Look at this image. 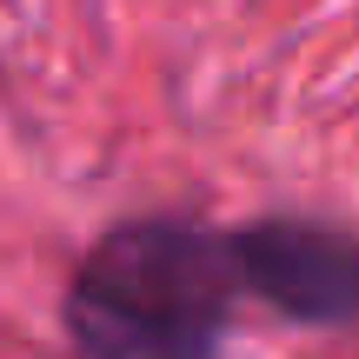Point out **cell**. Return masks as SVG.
I'll list each match as a JSON object with an SVG mask.
<instances>
[{
	"mask_svg": "<svg viewBox=\"0 0 359 359\" xmlns=\"http://www.w3.org/2000/svg\"><path fill=\"white\" fill-rule=\"evenodd\" d=\"M240 313L226 226L193 213L114 219L60 293L74 359H219Z\"/></svg>",
	"mask_w": 359,
	"mask_h": 359,
	"instance_id": "1",
	"label": "cell"
},
{
	"mask_svg": "<svg viewBox=\"0 0 359 359\" xmlns=\"http://www.w3.org/2000/svg\"><path fill=\"white\" fill-rule=\"evenodd\" d=\"M240 299L306 333L359 326V233L320 213H259L226 226Z\"/></svg>",
	"mask_w": 359,
	"mask_h": 359,
	"instance_id": "2",
	"label": "cell"
}]
</instances>
